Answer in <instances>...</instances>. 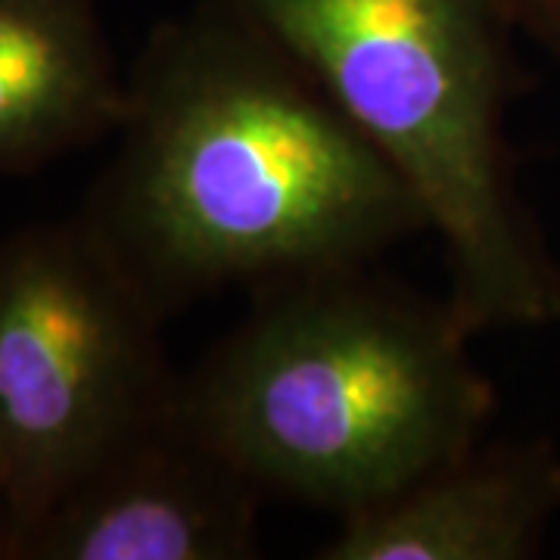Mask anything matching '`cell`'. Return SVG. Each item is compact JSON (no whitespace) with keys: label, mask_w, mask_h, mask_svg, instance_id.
Segmentation results:
<instances>
[{"label":"cell","mask_w":560,"mask_h":560,"mask_svg":"<svg viewBox=\"0 0 560 560\" xmlns=\"http://www.w3.org/2000/svg\"><path fill=\"white\" fill-rule=\"evenodd\" d=\"M116 135L79 219L162 318L224 287L371 265L427 228L368 138L231 0L150 32Z\"/></svg>","instance_id":"obj_1"},{"label":"cell","mask_w":560,"mask_h":560,"mask_svg":"<svg viewBox=\"0 0 560 560\" xmlns=\"http://www.w3.org/2000/svg\"><path fill=\"white\" fill-rule=\"evenodd\" d=\"M368 268L256 290L180 381L190 418L265 499L346 514L482 442L495 389L474 337L448 302Z\"/></svg>","instance_id":"obj_2"},{"label":"cell","mask_w":560,"mask_h":560,"mask_svg":"<svg viewBox=\"0 0 560 560\" xmlns=\"http://www.w3.org/2000/svg\"><path fill=\"white\" fill-rule=\"evenodd\" d=\"M308 72L440 234L470 337L560 320V261L526 209L508 109L523 91L504 0H231Z\"/></svg>","instance_id":"obj_3"},{"label":"cell","mask_w":560,"mask_h":560,"mask_svg":"<svg viewBox=\"0 0 560 560\" xmlns=\"http://www.w3.org/2000/svg\"><path fill=\"white\" fill-rule=\"evenodd\" d=\"M156 305L84 221L0 243V492L22 529L178 396Z\"/></svg>","instance_id":"obj_4"},{"label":"cell","mask_w":560,"mask_h":560,"mask_svg":"<svg viewBox=\"0 0 560 560\" xmlns=\"http://www.w3.org/2000/svg\"><path fill=\"white\" fill-rule=\"evenodd\" d=\"M261 501L178 389L22 529L13 560L259 558Z\"/></svg>","instance_id":"obj_5"},{"label":"cell","mask_w":560,"mask_h":560,"mask_svg":"<svg viewBox=\"0 0 560 560\" xmlns=\"http://www.w3.org/2000/svg\"><path fill=\"white\" fill-rule=\"evenodd\" d=\"M560 508L545 440L477 442L389 495L340 514L320 560H526Z\"/></svg>","instance_id":"obj_6"},{"label":"cell","mask_w":560,"mask_h":560,"mask_svg":"<svg viewBox=\"0 0 560 560\" xmlns=\"http://www.w3.org/2000/svg\"><path fill=\"white\" fill-rule=\"evenodd\" d=\"M128 75L91 0H0V175L116 135Z\"/></svg>","instance_id":"obj_7"},{"label":"cell","mask_w":560,"mask_h":560,"mask_svg":"<svg viewBox=\"0 0 560 560\" xmlns=\"http://www.w3.org/2000/svg\"><path fill=\"white\" fill-rule=\"evenodd\" d=\"M517 32L560 60V0H504Z\"/></svg>","instance_id":"obj_8"},{"label":"cell","mask_w":560,"mask_h":560,"mask_svg":"<svg viewBox=\"0 0 560 560\" xmlns=\"http://www.w3.org/2000/svg\"><path fill=\"white\" fill-rule=\"evenodd\" d=\"M0 560H13V517L0 492Z\"/></svg>","instance_id":"obj_9"}]
</instances>
